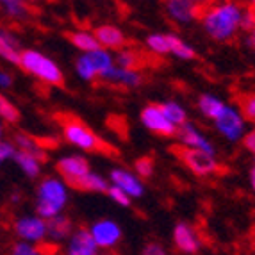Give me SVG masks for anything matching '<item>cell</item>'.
Masks as SVG:
<instances>
[{
    "label": "cell",
    "instance_id": "cell-1",
    "mask_svg": "<svg viewBox=\"0 0 255 255\" xmlns=\"http://www.w3.org/2000/svg\"><path fill=\"white\" fill-rule=\"evenodd\" d=\"M245 9L238 0H216L205 5L200 13L204 32L218 43L230 41L241 30V20Z\"/></svg>",
    "mask_w": 255,
    "mask_h": 255
},
{
    "label": "cell",
    "instance_id": "cell-2",
    "mask_svg": "<svg viewBox=\"0 0 255 255\" xmlns=\"http://www.w3.org/2000/svg\"><path fill=\"white\" fill-rule=\"evenodd\" d=\"M68 184L57 177L43 179L36 191V214L45 220L57 216L68 204Z\"/></svg>",
    "mask_w": 255,
    "mask_h": 255
},
{
    "label": "cell",
    "instance_id": "cell-3",
    "mask_svg": "<svg viewBox=\"0 0 255 255\" xmlns=\"http://www.w3.org/2000/svg\"><path fill=\"white\" fill-rule=\"evenodd\" d=\"M23 72L38 79L39 82L48 86H61L64 81L63 70L54 59H50L47 54L39 50H23L20 52V63H18Z\"/></svg>",
    "mask_w": 255,
    "mask_h": 255
},
{
    "label": "cell",
    "instance_id": "cell-4",
    "mask_svg": "<svg viewBox=\"0 0 255 255\" xmlns=\"http://www.w3.org/2000/svg\"><path fill=\"white\" fill-rule=\"evenodd\" d=\"M113 66H115V57L104 47H98L90 52H81V55L75 61L77 77L86 82L104 79Z\"/></svg>",
    "mask_w": 255,
    "mask_h": 255
},
{
    "label": "cell",
    "instance_id": "cell-5",
    "mask_svg": "<svg viewBox=\"0 0 255 255\" xmlns=\"http://www.w3.org/2000/svg\"><path fill=\"white\" fill-rule=\"evenodd\" d=\"M63 136L73 148L81 152H104L106 150V143L88 125L75 118H68L63 122Z\"/></svg>",
    "mask_w": 255,
    "mask_h": 255
},
{
    "label": "cell",
    "instance_id": "cell-6",
    "mask_svg": "<svg viewBox=\"0 0 255 255\" xmlns=\"http://www.w3.org/2000/svg\"><path fill=\"white\" fill-rule=\"evenodd\" d=\"M213 124L218 134L230 143L241 141V137L245 136V130H247V120L241 115L239 107L229 106V104L221 107L220 113L213 118Z\"/></svg>",
    "mask_w": 255,
    "mask_h": 255
},
{
    "label": "cell",
    "instance_id": "cell-7",
    "mask_svg": "<svg viewBox=\"0 0 255 255\" xmlns=\"http://www.w3.org/2000/svg\"><path fill=\"white\" fill-rule=\"evenodd\" d=\"M175 153L179 155V159L184 162L187 170L193 171L196 177H209L214 175L220 168L216 159V153H209L204 150L196 148H187V146L180 145L179 148H175Z\"/></svg>",
    "mask_w": 255,
    "mask_h": 255
},
{
    "label": "cell",
    "instance_id": "cell-8",
    "mask_svg": "<svg viewBox=\"0 0 255 255\" xmlns=\"http://www.w3.org/2000/svg\"><path fill=\"white\" fill-rule=\"evenodd\" d=\"M141 124L145 125L150 132L162 137H173L177 134V125L164 115L161 104H148L141 111Z\"/></svg>",
    "mask_w": 255,
    "mask_h": 255
},
{
    "label": "cell",
    "instance_id": "cell-9",
    "mask_svg": "<svg viewBox=\"0 0 255 255\" xmlns=\"http://www.w3.org/2000/svg\"><path fill=\"white\" fill-rule=\"evenodd\" d=\"M47 220L41 218L39 214H25L20 216L14 221V234L18 239H25V241L34 243V245H41L47 241Z\"/></svg>",
    "mask_w": 255,
    "mask_h": 255
},
{
    "label": "cell",
    "instance_id": "cell-10",
    "mask_svg": "<svg viewBox=\"0 0 255 255\" xmlns=\"http://www.w3.org/2000/svg\"><path fill=\"white\" fill-rule=\"evenodd\" d=\"M162 9L177 25H189L200 18V7L191 0H162Z\"/></svg>",
    "mask_w": 255,
    "mask_h": 255
},
{
    "label": "cell",
    "instance_id": "cell-11",
    "mask_svg": "<svg viewBox=\"0 0 255 255\" xmlns=\"http://www.w3.org/2000/svg\"><path fill=\"white\" fill-rule=\"evenodd\" d=\"M57 171H59L61 179L72 187H77V184L81 182V179L84 177L88 171H91V166L88 162V159L82 155H64L63 159H59L57 162Z\"/></svg>",
    "mask_w": 255,
    "mask_h": 255
},
{
    "label": "cell",
    "instance_id": "cell-12",
    "mask_svg": "<svg viewBox=\"0 0 255 255\" xmlns=\"http://www.w3.org/2000/svg\"><path fill=\"white\" fill-rule=\"evenodd\" d=\"M90 232L93 236L97 247L102 248H113L116 247L122 239V229L116 221L113 220H98L90 227Z\"/></svg>",
    "mask_w": 255,
    "mask_h": 255
},
{
    "label": "cell",
    "instance_id": "cell-13",
    "mask_svg": "<svg viewBox=\"0 0 255 255\" xmlns=\"http://www.w3.org/2000/svg\"><path fill=\"white\" fill-rule=\"evenodd\" d=\"M175 136L179 137V143L182 146L204 150V152H209V153H216L213 141L209 139L205 134H202V132L196 128V125L189 124V122H184V124L177 128V134H175Z\"/></svg>",
    "mask_w": 255,
    "mask_h": 255
},
{
    "label": "cell",
    "instance_id": "cell-14",
    "mask_svg": "<svg viewBox=\"0 0 255 255\" xmlns=\"http://www.w3.org/2000/svg\"><path fill=\"white\" fill-rule=\"evenodd\" d=\"M109 184H115L120 189H124L132 198H139L145 195V184L137 173H132L125 168H115L109 173Z\"/></svg>",
    "mask_w": 255,
    "mask_h": 255
},
{
    "label": "cell",
    "instance_id": "cell-15",
    "mask_svg": "<svg viewBox=\"0 0 255 255\" xmlns=\"http://www.w3.org/2000/svg\"><path fill=\"white\" fill-rule=\"evenodd\" d=\"M100 248L97 247L90 229L73 230L66 239V254L70 255H97Z\"/></svg>",
    "mask_w": 255,
    "mask_h": 255
},
{
    "label": "cell",
    "instance_id": "cell-16",
    "mask_svg": "<svg viewBox=\"0 0 255 255\" xmlns=\"http://www.w3.org/2000/svg\"><path fill=\"white\" fill-rule=\"evenodd\" d=\"M173 243L175 248L182 254H196L200 252L202 241L189 223H177L173 229Z\"/></svg>",
    "mask_w": 255,
    "mask_h": 255
},
{
    "label": "cell",
    "instance_id": "cell-17",
    "mask_svg": "<svg viewBox=\"0 0 255 255\" xmlns=\"http://www.w3.org/2000/svg\"><path fill=\"white\" fill-rule=\"evenodd\" d=\"M102 81L115 86H122V88H137L143 82V75H141L137 68H122V66H116L115 64L106 73Z\"/></svg>",
    "mask_w": 255,
    "mask_h": 255
},
{
    "label": "cell",
    "instance_id": "cell-18",
    "mask_svg": "<svg viewBox=\"0 0 255 255\" xmlns=\"http://www.w3.org/2000/svg\"><path fill=\"white\" fill-rule=\"evenodd\" d=\"M95 36H97L100 47L107 48V50H118V48H122L125 45V34L115 25L97 27Z\"/></svg>",
    "mask_w": 255,
    "mask_h": 255
},
{
    "label": "cell",
    "instance_id": "cell-19",
    "mask_svg": "<svg viewBox=\"0 0 255 255\" xmlns=\"http://www.w3.org/2000/svg\"><path fill=\"white\" fill-rule=\"evenodd\" d=\"M47 239H50L52 243H64L73 232L72 221L70 218L63 216V213L47 220Z\"/></svg>",
    "mask_w": 255,
    "mask_h": 255
},
{
    "label": "cell",
    "instance_id": "cell-20",
    "mask_svg": "<svg viewBox=\"0 0 255 255\" xmlns=\"http://www.w3.org/2000/svg\"><path fill=\"white\" fill-rule=\"evenodd\" d=\"M13 161L18 164V168L21 170V173L29 177V179H38L41 175V162L43 159L34 155V153L25 152V150H18L14 152Z\"/></svg>",
    "mask_w": 255,
    "mask_h": 255
},
{
    "label": "cell",
    "instance_id": "cell-21",
    "mask_svg": "<svg viewBox=\"0 0 255 255\" xmlns=\"http://www.w3.org/2000/svg\"><path fill=\"white\" fill-rule=\"evenodd\" d=\"M0 59L11 64L20 63V48L16 38L2 27H0Z\"/></svg>",
    "mask_w": 255,
    "mask_h": 255
},
{
    "label": "cell",
    "instance_id": "cell-22",
    "mask_svg": "<svg viewBox=\"0 0 255 255\" xmlns=\"http://www.w3.org/2000/svg\"><path fill=\"white\" fill-rule=\"evenodd\" d=\"M0 11L11 20H27L30 14L29 5L23 0H0Z\"/></svg>",
    "mask_w": 255,
    "mask_h": 255
},
{
    "label": "cell",
    "instance_id": "cell-23",
    "mask_svg": "<svg viewBox=\"0 0 255 255\" xmlns=\"http://www.w3.org/2000/svg\"><path fill=\"white\" fill-rule=\"evenodd\" d=\"M109 187V180L102 175L95 173V171H88L81 179V182L77 184L75 189L81 191H90V193H106Z\"/></svg>",
    "mask_w": 255,
    "mask_h": 255
},
{
    "label": "cell",
    "instance_id": "cell-24",
    "mask_svg": "<svg viewBox=\"0 0 255 255\" xmlns=\"http://www.w3.org/2000/svg\"><path fill=\"white\" fill-rule=\"evenodd\" d=\"M70 41H72V45L77 50L81 52H90L100 47L95 32H88V30H75V32H72L70 34Z\"/></svg>",
    "mask_w": 255,
    "mask_h": 255
},
{
    "label": "cell",
    "instance_id": "cell-25",
    "mask_svg": "<svg viewBox=\"0 0 255 255\" xmlns=\"http://www.w3.org/2000/svg\"><path fill=\"white\" fill-rule=\"evenodd\" d=\"M223 106H225V102H223L220 97H216V95L204 93L198 97V109H200L202 115L209 120H213L214 116L220 113Z\"/></svg>",
    "mask_w": 255,
    "mask_h": 255
},
{
    "label": "cell",
    "instance_id": "cell-26",
    "mask_svg": "<svg viewBox=\"0 0 255 255\" xmlns=\"http://www.w3.org/2000/svg\"><path fill=\"white\" fill-rule=\"evenodd\" d=\"M170 54L175 55V57L180 61H191V59H195L196 52H195V48L187 41H184L182 38L170 34Z\"/></svg>",
    "mask_w": 255,
    "mask_h": 255
},
{
    "label": "cell",
    "instance_id": "cell-27",
    "mask_svg": "<svg viewBox=\"0 0 255 255\" xmlns=\"http://www.w3.org/2000/svg\"><path fill=\"white\" fill-rule=\"evenodd\" d=\"M14 146H16L18 150H25V152L34 153V155L41 157L43 161L47 159V153H45L43 146L39 145V141L34 139V137H30L29 134H23V132L16 134V136H14Z\"/></svg>",
    "mask_w": 255,
    "mask_h": 255
},
{
    "label": "cell",
    "instance_id": "cell-28",
    "mask_svg": "<svg viewBox=\"0 0 255 255\" xmlns=\"http://www.w3.org/2000/svg\"><path fill=\"white\" fill-rule=\"evenodd\" d=\"M146 48L155 55H170V34H150L146 38Z\"/></svg>",
    "mask_w": 255,
    "mask_h": 255
},
{
    "label": "cell",
    "instance_id": "cell-29",
    "mask_svg": "<svg viewBox=\"0 0 255 255\" xmlns=\"http://www.w3.org/2000/svg\"><path fill=\"white\" fill-rule=\"evenodd\" d=\"M0 118L4 120L5 124H16V122H20V109L2 91H0Z\"/></svg>",
    "mask_w": 255,
    "mask_h": 255
},
{
    "label": "cell",
    "instance_id": "cell-30",
    "mask_svg": "<svg viewBox=\"0 0 255 255\" xmlns=\"http://www.w3.org/2000/svg\"><path fill=\"white\" fill-rule=\"evenodd\" d=\"M161 107H162V111H164V115L168 116V118H170L177 127H180L184 122H187L186 109H184L179 102H175V100H168V102H162Z\"/></svg>",
    "mask_w": 255,
    "mask_h": 255
},
{
    "label": "cell",
    "instance_id": "cell-31",
    "mask_svg": "<svg viewBox=\"0 0 255 255\" xmlns=\"http://www.w3.org/2000/svg\"><path fill=\"white\" fill-rule=\"evenodd\" d=\"M115 64L122 68H139L141 57L130 48H118V54L115 55Z\"/></svg>",
    "mask_w": 255,
    "mask_h": 255
},
{
    "label": "cell",
    "instance_id": "cell-32",
    "mask_svg": "<svg viewBox=\"0 0 255 255\" xmlns=\"http://www.w3.org/2000/svg\"><path fill=\"white\" fill-rule=\"evenodd\" d=\"M106 193H107V196H109L111 200L115 202L116 205H120V207H130L132 196L127 195L124 189H120L118 186H115V184H109V187H107Z\"/></svg>",
    "mask_w": 255,
    "mask_h": 255
},
{
    "label": "cell",
    "instance_id": "cell-33",
    "mask_svg": "<svg viewBox=\"0 0 255 255\" xmlns=\"http://www.w3.org/2000/svg\"><path fill=\"white\" fill-rule=\"evenodd\" d=\"M239 111L247 122L255 124V93H248L239 100Z\"/></svg>",
    "mask_w": 255,
    "mask_h": 255
},
{
    "label": "cell",
    "instance_id": "cell-34",
    "mask_svg": "<svg viewBox=\"0 0 255 255\" xmlns=\"http://www.w3.org/2000/svg\"><path fill=\"white\" fill-rule=\"evenodd\" d=\"M41 248L39 245H34V243L25 241V239H18L16 243H13V247H11V254L13 255H36V254H41Z\"/></svg>",
    "mask_w": 255,
    "mask_h": 255
},
{
    "label": "cell",
    "instance_id": "cell-35",
    "mask_svg": "<svg viewBox=\"0 0 255 255\" xmlns=\"http://www.w3.org/2000/svg\"><path fill=\"white\" fill-rule=\"evenodd\" d=\"M134 170H136V173L139 175L141 179H150L153 175V170H155L152 157H139L136 161V164H134Z\"/></svg>",
    "mask_w": 255,
    "mask_h": 255
},
{
    "label": "cell",
    "instance_id": "cell-36",
    "mask_svg": "<svg viewBox=\"0 0 255 255\" xmlns=\"http://www.w3.org/2000/svg\"><path fill=\"white\" fill-rule=\"evenodd\" d=\"M14 152H16V146L11 141L2 139L0 141V166H4L7 161L14 157Z\"/></svg>",
    "mask_w": 255,
    "mask_h": 255
},
{
    "label": "cell",
    "instance_id": "cell-37",
    "mask_svg": "<svg viewBox=\"0 0 255 255\" xmlns=\"http://www.w3.org/2000/svg\"><path fill=\"white\" fill-rule=\"evenodd\" d=\"M243 141V146H245V150L247 152H250L252 155L255 157V128L250 132H245V136L241 137Z\"/></svg>",
    "mask_w": 255,
    "mask_h": 255
},
{
    "label": "cell",
    "instance_id": "cell-38",
    "mask_svg": "<svg viewBox=\"0 0 255 255\" xmlns=\"http://www.w3.org/2000/svg\"><path fill=\"white\" fill-rule=\"evenodd\" d=\"M13 84H14V77L9 72H5V70H0V90L5 91L9 88H13Z\"/></svg>",
    "mask_w": 255,
    "mask_h": 255
},
{
    "label": "cell",
    "instance_id": "cell-39",
    "mask_svg": "<svg viewBox=\"0 0 255 255\" xmlns=\"http://www.w3.org/2000/svg\"><path fill=\"white\" fill-rule=\"evenodd\" d=\"M143 254L145 255H164L166 250L159 245V243H148V245L143 248Z\"/></svg>",
    "mask_w": 255,
    "mask_h": 255
},
{
    "label": "cell",
    "instance_id": "cell-40",
    "mask_svg": "<svg viewBox=\"0 0 255 255\" xmlns=\"http://www.w3.org/2000/svg\"><path fill=\"white\" fill-rule=\"evenodd\" d=\"M247 45L252 48V50H255V27H254V29L248 30V34H247Z\"/></svg>",
    "mask_w": 255,
    "mask_h": 255
},
{
    "label": "cell",
    "instance_id": "cell-41",
    "mask_svg": "<svg viewBox=\"0 0 255 255\" xmlns=\"http://www.w3.org/2000/svg\"><path fill=\"white\" fill-rule=\"evenodd\" d=\"M191 2H195L198 7H205V5H209V4H213V2H216V0H191Z\"/></svg>",
    "mask_w": 255,
    "mask_h": 255
},
{
    "label": "cell",
    "instance_id": "cell-42",
    "mask_svg": "<svg viewBox=\"0 0 255 255\" xmlns=\"http://www.w3.org/2000/svg\"><path fill=\"white\" fill-rule=\"evenodd\" d=\"M5 137V122L2 118H0V141Z\"/></svg>",
    "mask_w": 255,
    "mask_h": 255
},
{
    "label": "cell",
    "instance_id": "cell-43",
    "mask_svg": "<svg viewBox=\"0 0 255 255\" xmlns=\"http://www.w3.org/2000/svg\"><path fill=\"white\" fill-rule=\"evenodd\" d=\"M250 186H252V189L255 191V166L250 170Z\"/></svg>",
    "mask_w": 255,
    "mask_h": 255
},
{
    "label": "cell",
    "instance_id": "cell-44",
    "mask_svg": "<svg viewBox=\"0 0 255 255\" xmlns=\"http://www.w3.org/2000/svg\"><path fill=\"white\" fill-rule=\"evenodd\" d=\"M243 2L248 5V9H254L255 11V0H243Z\"/></svg>",
    "mask_w": 255,
    "mask_h": 255
},
{
    "label": "cell",
    "instance_id": "cell-45",
    "mask_svg": "<svg viewBox=\"0 0 255 255\" xmlns=\"http://www.w3.org/2000/svg\"><path fill=\"white\" fill-rule=\"evenodd\" d=\"M23 2H27V4H29V2H38V0H23Z\"/></svg>",
    "mask_w": 255,
    "mask_h": 255
},
{
    "label": "cell",
    "instance_id": "cell-46",
    "mask_svg": "<svg viewBox=\"0 0 255 255\" xmlns=\"http://www.w3.org/2000/svg\"><path fill=\"white\" fill-rule=\"evenodd\" d=\"M254 166H255V157H254Z\"/></svg>",
    "mask_w": 255,
    "mask_h": 255
}]
</instances>
